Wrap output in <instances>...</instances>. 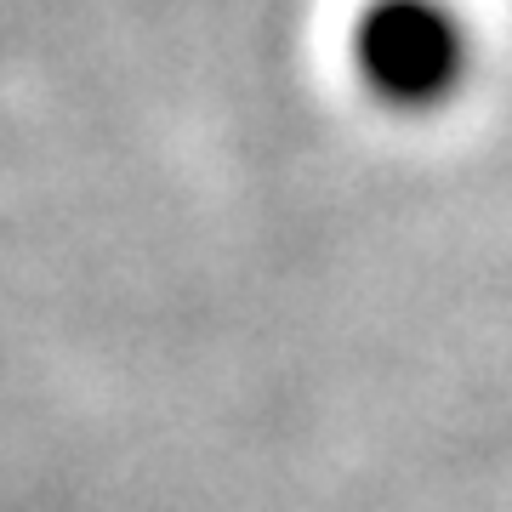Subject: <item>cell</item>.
Segmentation results:
<instances>
[{"mask_svg":"<svg viewBox=\"0 0 512 512\" xmlns=\"http://www.w3.org/2000/svg\"><path fill=\"white\" fill-rule=\"evenodd\" d=\"M473 63L467 29L444 0H370L353 23V69L393 109H439Z\"/></svg>","mask_w":512,"mask_h":512,"instance_id":"1","label":"cell"}]
</instances>
